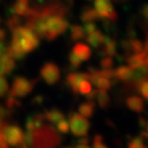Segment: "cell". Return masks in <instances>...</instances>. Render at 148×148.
<instances>
[{
	"label": "cell",
	"instance_id": "obj_1",
	"mask_svg": "<svg viewBox=\"0 0 148 148\" xmlns=\"http://www.w3.org/2000/svg\"><path fill=\"white\" fill-rule=\"evenodd\" d=\"M37 44L36 35L33 32L25 27H20L13 34L10 56L12 58H22L25 54L36 47Z\"/></svg>",
	"mask_w": 148,
	"mask_h": 148
},
{
	"label": "cell",
	"instance_id": "obj_2",
	"mask_svg": "<svg viewBox=\"0 0 148 148\" xmlns=\"http://www.w3.org/2000/svg\"><path fill=\"white\" fill-rule=\"evenodd\" d=\"M60 138L53 127H40L31 132V145L34 148H56Z\"/></svg>",
	"mask_w": 148,
	"mask_h": 148
},
{
	"label": "cell",
	"instance_id": "obj_3",
	"mask_svg": "<svg viewBox=\"0 0 148 148\" xmlns=\"http://www.w3.org/2000/svg\"><path fill=\"white\" fill-rule=\"evenodd\" d=\"M69 127H70V131L75 136L82 137V136H86L88 131H89L90 123L81 114L74 113L69 120Z\"/></svg>",
	"mask_w": 148,
	"mask_h": 148
},
{
	"label": "cell",
	"instance_id": "obj_4",
	"mask_svg": "<svg viewBox=\"0 0 148 148\" xmlns=\"http://www.w3.org/2000/svg\"><path fill=\"white\" fill-rule=\"evenodd\" d=\"M2 135L5 138V142L9 144L10 146H18L22 143L24 134L21 131L20 127L16 126V125H11V126H7L5 128L2 130Z\"/></svg>",
	"mask_w": 148,
	"mask_h": 148
},
{
	"label": "cell",
	"instance_id": "obj_5",
	"mask_svg": "<svg viewBox=\"0 0 148 148\" xmlns=\"http://www.w3.org/2000/svg\"><path fill=\"white\" fill-rule=\"evenodd\" d=\"M32 89L31 82L25 78H22L19 77L13 81V85H12V89L11 92L12 95H16V97H24V95L29 93Z\"/></svg>",
	"mask_w": 148,
	"mask_h": 148
},
{
	"label": "cell",
	"instance_id": "obj_6",
	"mask_svg": "<svg viewBox=\"0 0 148 148\" xmlns=\"http://www.w3.org/2000/svg\"><path fill=\"white\" fill-rule=\"evenodd\" d=\"M43 79L47 82L48 85H53L59 79V69L56 65L52 63H47L44 65L41 71Z\"/></svg>",
	"mask_w": 148,
	"mask_h": 148
},
{
	"label": "cell",
	"instance_id": "obj_7",
	"mask_svg": "<svg viewBox=\"0 0 148 148\" xmlns=\"http://www.w3.org/2000/svg\"><path fill=\"white\" fill-rule=\"evenodd\" d=\"M71 56H74L75 58H77L81 63L82 60H86L90 57V48L86 46L85 44H77L73 49Z\"/></svg>",
	"mask_w": 148,
	"mask_h": 148
},
{
	"label": "cell",
	"instance_id": "obj_8",
	"mask_svg": "<svg viewBox=\"0 0 148 148\" xmlns=\"http://www.w3.org/2000/svg\"><path fill=\"white\" fill-rule=\"evenodd\" d=\"M14 67V62L11 56L9 55H3L0 57V75L9 74Z\"/></svg>",
	"mask_w": 148,
	"mask_h": 148
},
{
	"label": "cell",
	"instance_id": "obj_9",
	"mask_svg": "<svg viewBox=\"0 0 148 148\" xmlns=\"http://www.w3.org/2000/svg\"><path fill=\"white\" fill-rule=\"evenodd\" d=\"M45 116H42V115H34V116H31L27 119V132H34L35 130L42 127L43 125V120H44Z\"/></svg>",
	"mask_w": 148,
	"mask_h": 148
},
{
	"label": "cell",
	"instance_id": "obj_10",
	"mask_svg": "<svg viewBox=\"0 0 148 148\" xmlns=\"http://www.w3.org/2000/svg\"><path fill=\"white\" fill-rule=\"evenodd\" d=\"M95 9L98 14L109 16V13L112 11V5L109 0H95Z\"/></svg>",
	"mask_w": 148,
	"mask_h": 148
},
{
	"label": "cell",
	"instance_id": "obj_11",
	"mask_svg": "<svg viewBox=\"0 0 148 148\" xmlns=\"http://www.w3.org/2000/svg\"><path fill=\"white\" fill-rule=\"evenodd\" d=\"M127 106L134 112H140L143 110V101L138 97H131L126 101Z\"/></svg>",
	"mask_w": 148,
	"mask_h": 148
},
{
	"label": "cell",
	"instance_id": "obj_12",
	"mask_svg": "<svg viewBox=\"0 0 148 148\" xmlns=\"http://www.w3.org/2000/svg\"><path fill=\"white\" fill-rule=\"evenodd\" d=\"M95 111V104L92 102H86L80 104L79 106V114L85 117H91Z\"/></svg>",
	"mask_w": 148,
	"mask_h": 148
},
{
	"label": "cell",
	"instance_id": "obj_13",
	"mask_svg": "<svg viewBox=\"0 0 148 148\" xmlns=\"http://www.w3.org/2000/svg\"><path fill=\"white\" fill-rule=\"evenodd\" d=\"M45 119L48 120L49 122H52V123L57 124L60 120L64 119V115L63 113L58 110H52V111H48L45 113Z\"/></svg>",
	"mask_w": 148,
	"mask_h": 148
},
{
	"label": "cell",
	"instance_id": "obj_14",
	"mask_svg": "<svg viewBox=\"0 0 148 148\" xmlns=\"http://www.w3.org/2000/svg\"><path fill=\"white\" fill-rule=\"evenodd\" d=\"M102 40H103V36H102V34L99 33L98 31H95V32H92V33H90L89 42L91 43L93 46H98V45L102 42Z\"/></svg>",
	"mask_w": 148,
	"mask_h": 148
},
{
	"label": "cell",
	"instance_id": "obj_15",
	"mask_svg": "<svg viewBox=\"0 0 148 148\" xmlns=\"http://www.w3.org/2000/svg\"><path fill=\"white\" fill-rule=\"evenodd\" d=\"M97 99H98V102H99V106L101 108H106L108 104H109V97L106 95V91H101L97 95Z\"/></svg>",
	"mask_w": 148,
	"mask_h": 148
},
{
	"label": "cell",
	"instance_id": "obj_16",
	"mask_svg": "<svg viewBox=\"0 0 148 148\" xmlns=\"http://www.w3.org/2000/svg\"><path fill=\"white\" fill-rule=\"evenodd\" d=\"M95 82L97 86H99V88L102 90H106L108 88H110V81L106 79V77H98L95 79Z\"/></svg>",
	"mask_w": 148,
	"mask_h": 148
},
{
	"label": "cell",
	"instance_id": "obj_17",
	"mask_svg": "<svg viewBox=\"0 0 148 148\" xmlns=\"http://www.w3.org/2000/svg\"><path fill=\"white\" fill-rule=\"evenodd\" d=\"M128 148H146L144 145V142L142 137H135L130 140Z\"/></svg>",
	"mask_w": 148,
	"mask_h": 148
},
{
	"label": "cell",
	"instance_id": "obj_18",
	"mask_svg": "<svg viewBox=\"0 0 148 148\" xmlns=\"http://www.w3.org/2000/svg\"><path fill=\"white\" fill-rule=\"evenodd\" d=\"M56 127H57V130H58L60 133H64V134H66V133L69 132V130H70V127H69V123L65 119L63 120H60V121L56 124Z\"/></svg>",
	"mask_w": 148,
	"mask_h": 148
},
{
	"label": "cell",
	"instance_id": "obj_19",
	"mask_svg": "<svg viewBox=\"0 0 148 148\" xmlns=\"http://www.w3.org/2000/svg\"><path fill=\"white\" fill-rule=\"evenodd\" d=\"M78 91L84 93V95H88L90 91H91V85H90L89 81H87L86 79H84L81 81V84L78 87Z\"/></svg>",
	"mask_w": 148,
	"mask_h": 148
},
{
	"label": "cell",
	"instance_id": "obj_20",
	"mask_svg": "<svg viewBox=\"0 0 148 148\" xmlns=\"http://www.w3.org/2000/svg\"><path fill=\"white\" fill-rule=\"evenodd\" d=\"M92 148H108L103 143L101 135H97L95 137V139H93V147Z\"/></svg>",
	"mask_w": 148,
	"mask_h": 148
},
{
	"label": "cell",
	"instance_id": "obj_21",
	"mask_svg": "<svg viewBox=\"0 0 148 148\" xmlns=\"http://www.w3.org/2000/svg\"><path fill=\"white\" fill-rule=\"evenodd\" d=\"M7 89H8V84H7L5 79L3 78V76L0 75V95H5Z\"/></svg>",
	"mask_w": 148,
	"mask_h": 148
},
{
	"label": "cell",
	"instance_id": "obj_22",
	"mask_svg": "<svg viewBox=\"0 0 148 148\" xmlns=\"http://www.w3.org/2000/svg\"><path fill=\"white\" fill-rule=\"evenodd\" d=\"M73 30H75V33H73V37L74 38H80L84 35V32H82V30L79 27H74Z\"/></svg>",
	"mask_w": 148,
	"mask_h": 148
},
{
	"label": "cell",
	"instance_id": "obj_23",
	"mask_svg": "<svg viewBox=\"0 0 148 148\" xmlns=\"http://www.w3.org/2000/svg\"><path fill=\"white\" fill-rule=\"evenodd\" d=\"M140 92H142V95L146 99H148V82H145L144 85H142V87H140Z\"/></svg>",
	"mask_w": 148,
	"mask_h": 148
},
{
	"label": "cell",
	"instance_id": "obj_24",
	"mask_svg": "<svg viewBox=\"0 0 148 148\" xmlns=\"http://www.w3.org/2000/svg\"><path fill=\"white\" fill-rule=\"evenodd\" d=\"M75 148H90V146L88 145V144H79L78 143V145H77Z\"/></svg>",
	"mask_w": 148,
	"mask_h": 148
},
{
	"label": "cell",
	"instance_id": "obj_25",
	"mask_svg": "<svg viewBox=\"0 0 148 148\" xmlns=\"http://www.w3.org/2000/svg\"><path fill=\"white\" fill-rule=\"evenodd\" d=\"M146 126H147V133H148V124H147V125H146Z\"/></svg>",
	"mask_w": 148,
	"mask_h": 148
},
{
	"label": "cell",
	"instance_id": "obj_26",
	"mask_svg": "<svg viewBox=\"0 0 148 148\" xmlns=\"http://www.w3.org/2000/svg\"><path fill=\"white\" fill-rule=\"evenodd\" d=\"M65 148H71V147H65Z\"/></svg>",
	"mask_w": 148,
	"mask_h": 148
}]
</instances>
